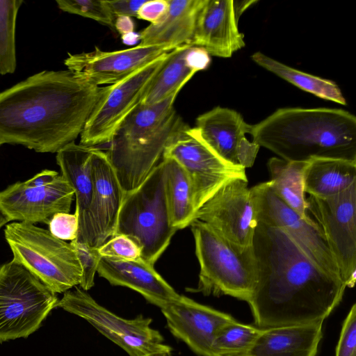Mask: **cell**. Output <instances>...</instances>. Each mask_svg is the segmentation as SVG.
Listing matches in <instances>:
<instances>
[{
	"instance_id": "obj_1",
	"label": "cell",
	"mask_w": 356,
	"mask_h": 356,
	"mask_svg": "<svg viewBox=\"0 0 356 356\" xmlns=\"http://www.w3.org/2000/svg\"><path fill=\"white\" fill-rule=\"evenodd\" d=\"M252 248L257 277L247 302L258 327L324 321L341 302L346 284L311 260L284 230L258 222Z\"/></svg>"
},
{
	"instance_id": "obj_2",
	"label": "cell",
	"mask_w": 356,
	"mask_h": 356,
	"mask_svg": "<svg viewBox=\"0 0 356 356\" xmlns=\"http://www.w3.org/2000/svg\"><path fill=\"white\" fill-rule=\"evenodd\" d=\"M104 87L42 71L0 92V143L56 153L81 134Z\"/></svg>"
},
{
	"instance_id": "obj_3",
	"label": "cell",
	"mask_w": 356,
	"mask_h": 356,
	"mask_svg": "<svg viewBox=\"0 0 356 356\" xmlns=\"http://www.w3.org/2000/svg\"><path fill=\"white\" fill-rule=\"evenodd\" d=\"M252 141L287 161H356V118L328 108H282L250 124Z\"/></svg>"
},
{
	"instance_id": "obj_4",
	"label": "cell",
	"mask_w": 356,
	"mask_h": 356,
	"mask_svg": "<svg viewBox=\"0 0 356 356\" xmlns=\"http://www.w3.org/2000/svg\"><path fill=\"white\" fill-rule=\"evenodd\" d=\"M177 95L152 105L140 104L109 143L106 154L125 193L145 179L169 142L186 124L174 107Z\"/></svg>"
},
{
	"instance_id": "obj_5",
	"label": "cell",
	"mask_w": 356,
	"mask_h": 356,
	"mask_svg": "<svg viewBox=\"0 0 356 356\" xmlns=\"http://www.w3.org/2000/svg\"><path fill=\"white\" fill-rule=\"evenodd\" d=\"M190 226L200 264L197 286L191 291L204 296H229L248 302L257 277L252 246L238 248L197 219Z\"/></svg>"
},
{
	"instance_id": "obj_6",
	"label": "cell",
	"mask_w": 356,
	"mask_h": 356,
	"mask_svg": "<svg viewBox=\"0 0 356 356\" xmlns=\"http://www.w3.org/2000/svg\"><path fill=\"white\" fill-rule=\"evenodd\" d=\"M177 231L168 215L165 165L161 160L136 188L125 193L115 234L135 241L141 249L142 259L154 266Z\"/></svg>"
},
{
	"instance_id": "obj_7",
	"label": "cell",
	"mask_w": 356,
	"mask_h": 356,
	"mask_svg": "<svg viewBox=\"0 0 356 356\" xmlns=\"http://www.w3.org/2000/svg\"><path fill=\"white\" fill-rule=\"evenodd\" d=\"M5 239L15 261L56 293L79 286L81 268L71 243L24 222L6 225Z\"/></svg>"
},
{
	"instance_id": "obj_8",
	"label": "cell",
	"mask_w": 356,
	"mask_h": 356,
	"mask_svg": "<svg viewBox=\"0 0 356 356\" xmlns=\"http://www.w3.org/2000/svg\"><path fill=\"white\" fill-rule=\"evenodd\" d=\"M58 298L13 259L0 266V342L26 338L56 307Z\"/></svg>"
},
{
	"instance_id": "obj_9",
	"label": "cell",
	"mask_w": 356,
	"mask_h": 356,
	"mask_svg": "<svg viewBox=\"0 0 356 356\" xmlns=\"http://www.w3.org/2000/svg\"><path fill=\"white\" fill-rule=\"evenodd\" d=\"M56 307L83 318L129 356H172V348L163 343L161 334L151 327L152 318L120 317L80 287L65 292Z\"/></svg>"
},
{
	"instance_id": "obj_10",
	"label": "cell",
	"mask_w": 356,
	"mask_h": 356,
	"mask_svg": "<svg viewBox=\"0 0 356 356\" xmlns=\"http://www.w3.org/2000/svg\"><path fill=\"white\" fill-rule=\"evenodd\" d=\"M162 157L174 159L185 170L196 212L227 182L248 179L245 168L222 159L205 143L198 130L186 124L169 142Z\"/></svg>"
},
{
	"instance_id": "obj_11",
	"label": "cell",
	"mask_w": 356,
	"mask_h": 356,
	"mask_svg": "<svg viewBox=\"0 0 356 356\" xmlns=\"http://www.w3.org/2000/svg\"><path fill=\"white\" fill-rule=\"evenodd\" d=\"M171 51L161 55L118 82L104 87L80 134V144L95 147L111 142L121 124L140 104L148 87Z\"/></svg>"
},
{
	"instance_id": "obj_12",
	"label": "cell",
	"mask_w": 356,
	"mask_h": 356,
	"mask_svg": "<svg viewBox=\"0 0 356 356\" xmlns=\"http://www.w3.org/2000/svg\"><path fill=\"white\" fill-rule=\"evenodd\" d=\"M307 210L318 226L346 287L356 280V182L326 197L309 195Z\"/></svg>"
},
{
	"instance_id": "obj_13",
	"label": "cell",
	"mask_w": 356,
	"mask_h": 356,
	"mask_svg": "<svg viewBox=\"0 0 356 356\" xmlns=\"http://www.w3.org/2000/svg\"><path fill=\"white\" fill-rule=\"evenodd\" d=\"M74 192L58 172L43 170L0 191V211L9 221L47 224L58 213L70 212Z\"/></svg>"
},
{
	"instance_id": "obj_14",
	"label": "cell",
	"mask_w": 356,
	"mask_h": 356,
	"mask_svg": "<svg viewBox=\"0 0 356 356\" xmlns=\"http://www.w3.org/2000/svg\"><path fill=\"white\" fill-rule=\"evenodd\" d=\"M250 190L258 222L284 230L311 260L341 279L335 261L315 221L309 222L302 219L274 193L270 181L261 182Z\"/></svg>"
},
{
	"instance_id": "obj_15",
	"label": "cell",
	"mask_w": 356,
	"mask_h": 356,
	"mask_svg": "<svg viewBox=\"0 0 356 356\" xmlns=\"http://www.w3.org/2000/svg\"><path fill=\"white\" fill-rule=\"evenodd\" d=\"M195 219L238 248L252 247L258 221L248 179L225 184L197 210Z\"/></svg>"
},
{
	"instance_id": "obj_16",
	"label": "cell",
	"mask_w": 356,
	"mask_h": 356,
	"mask_svg": "<svg viewBox=\"0 0 356 356\" xmlns=\"http://www.w3.org/2000/svg\"><path fill=\"white\" fill-rule=\"evenodd\" d=\"M176 48L163 45L136 46L106 51L95 47L90 52L70 54L64 60L67 70L97 86L114 84Z\"/></svg>"
},
{
	"instance_id": "obj_17",
	"label": "cell",
	"mask_w": 356,
	"mask_h": 356,
	"mask_svg": "<svg viewBox=\"0 0 356 356\" xmlns=\"http://www.w3.org/2000/svg\"><path fill=\"white\" fill-rule=\"evenodd\" d=\"M195 127L224 161L245 169L254 163L260 147L247 138L250 124L237 111L216 106L200 115Z\"/></svg>"
},
{
	"instance_id": "obj_18",
	"label": "cell",
	"mask_w": 356,
	"mask_h": 356,
	"mask_svg": "<svg viewBox=\"0 0 356 356\" xmlns=\"http://www.w3.org/2000/svg\"><path fill=\"white\" fill-rule=\"evenodd\" d=\"M161 311L172 334L199 356H215L212 346L218 332L235 320L228 314L181 294Z\"/></svg>"
},
{
	"instance_id": "obj_19",
	"label": "cell",
	"mask_w": 356,
	"mask_h": 356,
	"mask_svg": "<svg viewBox=\"0 0 356 356\" xmlns=\"http://www.w3.org/2000/svg\"><path fill=\"white\" fill-rule=\"evenodd\" d=\"M95 147L72 142L56 152L61 175L72 186L79 220L77 242L97 248V234L91 213L93 192L91 160Z\"/></svg>"
},
{
	"instance_id": "obj_20",
	"label": "cell",
	"mask_w": 356,
	"mask_h": 356,
	"mask_svg": "<svg viewBox=\"0 0 356 356\" xmlns=\"http://www.w3.org/2000/svg\"><path fill=\"white\" fill-rule=\"evenodd\" d=\"M233 0H206L201 9L191 44L205 49L211 56L229 58L245 47L238 27Z\"/></svg>"
},
{
	"instance_id": "obj_21",
	"label": "cell",
	"mask_w": 356,
	"mask_h": 356,
	"mask_svg": "<svg viewBox=\"0 0 356 356\" xmlns=\"http://www.w3.org/2000/svg\"><path fill=\"white\" fill-rule=\"evenodd\" d=\"M91 166L93 181L91 213L98 248L115 234L125 192L106 152L95 147Z\"/></svg>"
},
{
	"instance_id": "obj_22",
	"label": "cell",
	"mask_w": 356,
	"mask_h": 356,
	"mask_svg": "<svg viewBox=\"0 0 356 356\" xmlns=\"http://www.w3.org/2000/svg\"><path fill=\"white\" fill-rule=\"evenodd\" d=\"M97 273L111 285L132 289L160 309L180 295L156 272L154 266L143 259L119 261L102 257Z\"/></svg>"
},
{
	"instance_id": "obj_23",
	"label": "cell",
	"mask_w": 356,
	"mask_h": 356,
	"mask_svg": "<svg viewBox=\"0 0 356 356\" xmlns=\"http://www.w3.org/2000/svg\"><path fill=\"white\" fill-rule=\"evenodd\" d=\"M211 57L202 47L191 44L173 49L143 95L140 104L152 105L179 93L199 71L206 70Z\"/></svg>"
},
{
	"instance_id": "obj_24",
	"label": "cell",
	"mask_w": 356,
	"mask_h": 356,
	"mask_svg": "<svg viewBox=\"0 0 356 356\" xmlns=\"http://www.w3.org/2000/svg\"><path fill=\"white\" fill-rule=\"evenodd\" d=\"M323 321L261 329L244 356H316Z\"/></svg>"
},
{
	"instance_id": "obj_25",
	"label": "cell",
	"mask_w": 356,
	"mask_h": 356,
	"mask_svg": "<svg viewBox=\"0 0 356 356\" xmlns=\"http://www.w3.org/2000/svg\"><path fill=\"white\" fill-rule=\"evenodd\" d=\"M206 0H168L164 15L139 34L140 45L180 47L191 44L199 13Z\"/></svg>"
},
{
	"instance_id": "obj_26",
	"label": "cell",
	"mask_w": 356,
	"mask_h": 356,
	"mask_svg": "<svg viewBox=\"0 0 356 356\" xmlns=\"http://www.w3.org/2000/svg\"><path fill=\"white\" fill-rule=\"evenodd\" d=\"M356 182V161L315 158L304 173V191L309 195L326 197L338 194Z\"/></svg>"
},
{
	"instance_id": "obj_27",
	"label": "cell",
	"mask_w": 356,
	"mask_h": 356,
	"mask_svg": "<svg viewBox=\"0 0 356 356\" xmlns=\"http://www.w3.org/2000/svg\"><path fill=\"white\" fill-rule=\"evenodd\" d=\"M308 162L272 157L267 162V168L274 193L302 219L313 222L307 210L304 191V173Z\"/></svg>"
},
{
	"instance_id": "obj_28",
	"label": "cell",
	"mask_w": 356,
	"mask_h": 356,
	"mask_svg": "<svg viewBox=\"0 0 356 356\" xmlns=\"http://www.w3.org/2000/svg\"><path fill=\"white\" fill-rule=\"evenodd\" d=\"M165 195L170 223L177 230L189 226L195 220V209L189 179L184 168L174 159L163 158Z\"/></svg>"
},
{
	"instance_id": "obj_29",
	"label": "cell",
	"mask_w": 356,
	"mask_h": 356,
	"mask_svg": "<svg viewBox=\"0 0 356 356\" xmlns=\"http://www.w3.org/2000/svg\"><path fill=\"white\" fill-rule=\"evenodd\" d=\"M252 60L260 67L276 74L301 90L323 99L342 105L346 104L339 87L332 81L305 73L289 67L261 51L251 56Z\"/></svg>"
},
{
	"instance_id": "obj_30",
	"label": "cell",
	"mask_w": 356,
	"mask_h": 356,
	"mask_svg": "<svg viewBox=\"0 0 356 356\" xmlns=\"http://www.w3.org/2000/svg\"><path fill=\"white\" fill-rule=\"evenodd\" d=\"M261 328L236 320L223 325L212 346L215 356H244L259 335Z\"/></svg>"
},
{
	"instance_id": "obj_31",
	"label": "cell",
	"mask_w": 356,
	"mask_h": 356,
	"mask_svg": "<svg viewBox=\"0 0 356 356\" xmlns=\"http://www.w3.org/2000/svg\"><path fill=\"white\" fill-rule=\"evenodd\" d=\"M23 2L0 0V75L12 74L16 69V21Z\"/></svg>"
},
{
	"instance_id": "obj_32",
	"label": "cell",
	"mask_w": 356,
	"mask_h": 356,
	"mask_svg": "<svg viewBox=\"0 0 356 356\" xmlns=\"http://www.w3.org/2000/svg\"><path fill=\"white\" fill-rule=\"evenodd\" d=\"M63 11L94 19L115 29V17L106 0H56Z\"/></svg>"
},
{
	"instance_id": "obj_33",
	"label": "cell",
	"mask_w": 356,
	"mask_h": 356,
	"mask_svg": "<svg viewBox=\"0 0 356 356\" xmlns=\"http://www.w3.org/2000/svg\"><path fill=\"white\" fill-rule=\"evenodd\" d=\"M102 257L119 261L142 259L140 246L129 236L115 234L98 248Z\"/></svg>"
},
{
	"instance_id": "obj_34",
	"label": "cell",
	"mask_w": 356,
	"mask_h": 356,
	"mask_svg": "<svg viewBox=\"0 0 356 356\" xmlns=\"http://www.w3.org/2000/svg\"><path fill=\"white\" fill-rule=\"evenodd\" d=\"M70 243L74 248L81 268L79 286L87 291L94 286L95 276L102 257L98 248L88 243L76 241H72Z\"/></svg>"
},
{
	"instance_id": "obj_35",
	"label": "cell",
	"mask_w": 356,
	"mask_h": 356,
	"mask_svg": "<svg viewBox=\"0 0 356 356\" xmlns=\"http://www.w3.org/2000/svg\"><path fill=\"white\" fill-rule=\"evenodd\" d=\"M49 231L55 237L63 241H74L79 231L78 216L74 212L58 213L52 216L49 223Z\"/></svg>"
},
{
	"instance_id": "obj_36",
	"label": "cell",
	"mask_w": 356,
	"mask_h": 356,
	"mask_svg": "<svg viewBox=\"0 0 356 356\" xmlns=\"http://www.w3.org/2000/svg\"><path fill=\"white\" fill-rule=\"evenodd\" d=\"M335 356H356V305L350 308L343 321Z\"/></svg>"
},
{
	"instance_id": "obj_37",
	"label": "cell",
	"mask_w": 356,
	"mask_h": 356,
	"mask_svg": "<svg viewBox=\"0 0 356 356\" xmlns=\"http://www.w3.org/2000/svg\"><path fill=\"white\" fill-rule=\"evenodd\" d=\"M168 0H146L138 12L137 18L154 23L166 13Z\"/></svg>"
},
{
	"instance_id": "obj_38",
	"label": "cell",
	"mask_w": 356,
	"mask_h": 356,
	"mask_svg": "<svg viewBox=\"0 0 356 356\" xmlns=\"http://www.w3.org/2000/svg\"><path fill=\"white\" fill-rule=\"evenodd\" d=\"M115 19L118 17L138 16V12L146 0H106Z\"/></svg>"
},
{
	"instance_id": "obj_39",
	"label": "cell",
	"mask_w": 356,
	"mask_h": 356,
	"mask_svg": "<svg viewBox=\"0 0 356 356\" xmlns=\"http://www.w3.org/2000/svg\"><path fill=\"white\" fill-rule=\"evenodd\" d=\"M115 29H117L122 35L132 33L134 30V24L131 17H117L115 22Z\"/></svg>"
},
{
	"instance_id": "obj_40",
	"label": "cell",
	"mask_w": 356,
	"mask_h": 356,
	"mask_svg": "<svg viewBox=\"0 0 356 356\" xmlns=\"http://www.w3.org/2000/svg\"><path fill=\"white\" fill-rule=\"evenodd\" d=\"M8 222V220L6 219V218L0 211V229L3 226L6 225Z\"/></svg>"
},
{
	"instance_id": "obj_41",
	"label": "cell",
	"mask_w": 356,
	"mask_h": 356,
	"mask_svg": "<svg viewBox=\"0 0 356 356\" xmlns=\"http://www.w3.org/2000/svg\"><path fill=\"white\" fill-rule=\"evenodd\" d=\"M2 145V144L0 143V146Z\"/></svg>"
}]
</instances>
